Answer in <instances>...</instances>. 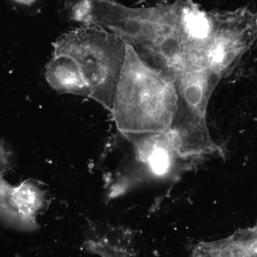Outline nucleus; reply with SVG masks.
<instances>
[{"label":"nucleus","instance_id":"nucleus-9","mask_svg":"<svg viewBox=\"0 0 257 257\" xmlns=\"http://www.w3.org/2000/svg\"><path fill=\"white\" fill-rule=\"evenodd\" d=\"M45 192L32 181L12 186L10 189V206L24 231H32L38 227L36 217L45 207Z\"/></svg>","mask_w":257,"mask_h":257},{"label":"nucleus","instance_id":"nucleus-10","mask_svg":"<svg viewBox=\"0 0 257 257\" xmlns=\"http://www.w3.org/2000/svg\"><path fill=\"white\" fill-rule=\"evenodd\" d=\"M45 76L49 85L56 92L89 98L85 81L68 59L52 56L45 66Z\"/></svg>","mask_w":257,"mask_h":257},{"label":"nucleus","instance_id":"nucleus-2","mask_svg":"<svg viewBox=\"0 0 257 257\" xmlns=\"http://www.w3.org/2000/svg\"><path fill=\"white\" fill-rule=\"evenodd\" d=\"M177 105L173 77L142 60L126 45L111 113L126 140L170 130Z\"/></svg>","mask_w":257,"mask_h":257},{"label":"nucleus","instance_id":"nucleus-7","mask_svg":"<svg viewBox=\"0 0 257 257\" xmlns=\"http://www.w3.org/2000/svg\"><path fill=\"white\" fill-rule=\"evenodd\" d=\"M179 12L182 37L192 58L202 60L210 37V12L202 10L194 0H175Z\"/></svg>","mask_w":257,"mask_h":257},{"label":"nucleus","instance_id":"nucleus-6","mask_svg":"<svg viewBox=\"0 0 257 257\" xmlns=\"http://www.w3.org/2000/svg\"><path fill=\"white\" fill-rule=\"evenodd\" d=\"M127 140L133 144L137 158L155 177H166L172 172L177 160H183L169 131L134 137Z\"/></svg>","mask_w":257,"mask_h":257},{"label":"nucleus","instance_id":"nucleus-1","mask_svg":"<svg viewBox=\"0 0 257 257\" xmlns=\"http://www.w3.org/2000/svg\"><path fill=\"white\" fill-rule=\"evenodd\" d=\"M71 17L112 32L146 63L171 77L192 60L181 32L175 1L131 8L114 0H79Z\"/></svg>","mask_w":257,"mask_h":257},{"label":"nucleus","instance_id":"nucleus-3","mask_svg":"<svg viewBox=\"0 0 257 257\" xmlns=\"http://www.w3.org/2000/svg\"><path fill=\"white\" fill-rule=\"evenodd\" d=\"M177 105L171 136L183 160L224 157V150L211 137L207 123L209 101L221 79L201 61L187 62L175 77Z\"/></svg>","mask_w":257,"mask_h":257},{"label":"nucleus","instance_id":"nucleus-5","mask_svg":"<svg viewBox=\"0 0 257 257\" xmlns=\"http://www.w3.org/2000/svg\"><path fill=\"white\" fill-rule=\"evenodd\" d=\"M210 37L202 62L222 80L234 72L244 56L257 45V13L248 8L210 12Z\"/></svg>","mask_w":257,"mask_h":257},{"label":"nucleus","instance_id":"nucleus-4","mask_svg":"<svg viewBox=\"0 0 257 257\" xmlns=\"http://www.w3.org/2000/svg\"><path fill=\"white\" fill-rule=\"evenodd\" d=\"M52 56L68 59L87 84L89 98L110 111L126 57V45L106 29L82 24L52 44Z\"/></svg>","mask_w":257,"mask_h":257},{"label":"nucleus","instance_id":"nucleus-8","mask_svg":"<svg viewBox=\"0 0 257 257\" xmlns=\"http://www.w3.org/2000/svg\"><path fill=\"white\" fill-rule=\"evenodd\" d=\"M192 257H257V224L223 239L199 243Z\"/></svg>","mask_w":257,"mask_h":257},{"label":"nucleus","instance_id":"nucleus-12","mask_svg":"<svg viewBox=\"0 0 257 257\" xmlns=\"http://www.w3.org/2000/svg\"><path fill=\"white\" fill-rule=\"evenodd\" d=\"M13 1L18 3V4L30 6V5L35 4L38 0H13Z\"/></svg>","mask_w":257,"mask_h":257},{"label":"nucleus","instance_id":"nucleus-11","mask_svg":"<svg viewBox=\"0 0 257 257\" xmlns=\"http://www.w3.org/2000/svg\"><path fill=\"white\" fill-rule=\"evenodd\" d=\"M89 248L101 257H135L133 248L122 243L114 242L107 239L90 241Z\"/></svg>","mask_w":257,"mask_h":257}]
</instances>
